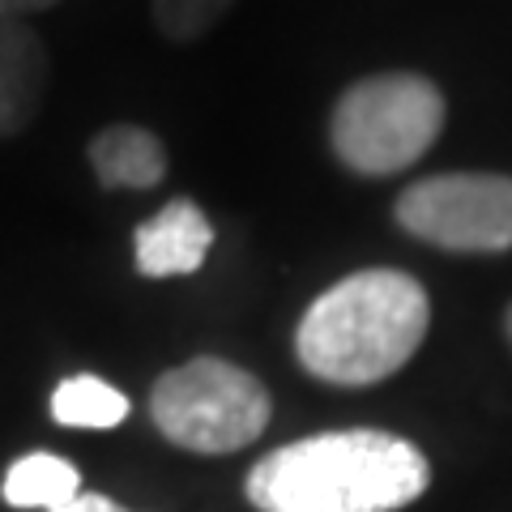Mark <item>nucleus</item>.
<instances>
[{
	"mask_svg": "<svg viewBox=\"0 0 512 512\" xmlns=\"http://www.w3.org/2000/svg\"><path fill=\"white\" fill-rule=\"evenodd\" d=\"M154 427L188 453H235L248 448L269 427L265 384L227 359H192L158 376L150 393Z\"/></svg>",
	"mask_w": 512,
	"mask_h": 512,
	"instance_id": "4",
	"label": "nucleus"
},
{
	"mask_svg": "<svg viewBox=\"0 0 512 512\" xmlns=\"http://www.w3.org/2000/svg\"><path fill=\"white\" fill-rule=\"evenodd\" d=\"M52 419L60 427H86L107 431L128 419V397L99 376H69L52 393Z\"/></svg>",
	"mask_w": 512,
	"mask_h": 512,
	"instance_id": "10",
	"label": "nucleus"
},
{
	"mask_svg": "<svg viewBox=\"0 0 512 512\" xmlns=\"http://www.w3.org/2000/svg\"><path fill=\"white\" fill-rule=\"evenodd\" d=\"M47 94L43 39L22 18H0V137H18Z\"/></svg>",
	"mask_w": 512,
	"mask_h": 512,
	"instance_id": "7",
	"label": "nucleus"
},
{
	"mask_svg": "<svg viewBox=\"0 0 512 512\" xmlns=\"http://www.w3.org/2000/svg\"><path fill=\"white\" fill-rule=\"evenodd\" d=\"M210 244H214L210 218L201 214L197 201L180 197L141 222L133 252H137V269L146 278H180V274H197Z\"/></svg>",
	"mask_w": 512,
	"mask_h": 512,
	"instance_id": "6",
	"label": "nucleus"
},
{
	"mask_svg": "<svg viewBox=\"0 0 512 512\" xmlns=\"http://www.w3.org/2000/svg\"><path fill=\"white\" fill-rule=\"evenodd\" d=\"M444 94L419 73H376L350 86L329 120L333 154L359 175H393L436 146Z\"/></svg>",
	"mask_w": 512,
	"mask_h": 512,
	"instance_id": "3",
	"label": "nucleus"
},
{
	"mask_svg": "<svg viewBox=\"0 0 512 512\" xmlns=\"http://www.w3.org/2000/svg\"><path fill=\"white\" fill-rule=\"evenodd\" d=\"M431 325L427 291L402 269H359L303 312L295 355L316 380L363 389L393 376Z\"/></svg>",
	"mask_w": 512,
	"mask_h": 512,
	"instance_id": "2",
	"label": "nucleus"
},
{
	"mask_svg": "<svg viewBox=\"0 0 512 512\" xmlns=\"http://www.w3.org/2000/svg\"><path fill=\"white\" fill-rule=\"evenodd\" d=\"M431 483L427 457L393 431H320L261 457L248 500L261 512H393Z\"/></svg>",
	"mask_w": 512,
	"mask_h": 512,
	"instance_id": "1",
	"label": "nucleus"
},
{
	"mask_svg": "<svg viewBox=\"0 0 512 512\" xmlns=\"http://www.w3.org/2000/svg\"><path fill=\"white\" fill-rule=\"evenodd\" d=\"M56 512H124L116 500H107V495H77V500H69L64 508H56Z\"/></svg>",
	"mask_w": 512,
	"mask_h": 512,
	"instance_id": "12",
	"label": "nucleus"
},
{
	"mask_svg": "<svg viewBox=\"0 0 512 512\" xmlns=\"http://www.w3.org/2000/svg\"><path fill=\"white\" fill-rule=\"evenodd\" d=\"M508 338H512V308H508Z\"/></svg>",
	"mask_w": 512,
	"mask_h": 512,
	"instance_id": "14",
	"label": "nucleus"
},
{
	"mask_svg": "<svg viewBox=\"0 0 512 512\" xmlns=\"http://www.w3.org/2000/svg\"><path fill=\"white\" fill-rule=\"evenodd\" d=\"M90 167L103 188H154L167 175V150L150 128L111 124L90 141Z\"/></svg>",
	"mask_w": 512,
	"mask_h": 512,
	"instance_id": "8",
	"label": "nucleus"
},
{
	"mask_svg": "<svg viewBox=\"0 0 512 512\" xmlns=\"http://www.w3.org/2000/svg\"><path fill=\"white\" fill-rule=\"evenodd\" d=\"M235 0H154V22L167 39H201L222 22Z\"/></svg>",
	"mask_w": 512,
	"mask_h": 512,
	"instance_id": "11",
	"label": "nucleus"
},
{
	"mask_svg": "<svg viewBox=\"0 0 512 512\" xmlns=\"http://www.w3.org/2000/svg\"><path fill=\"white\" fill-rule=\"evenodd\" d=\"M82 495V474L73 461H64L56 453H30L18 457L5 474V504L13 508H47L56 512L69 500Z\"/></svg>",
	"mask_w": 512,
	"mask_h": 512,
	"instance_id": "9",
	"label": "nucleus"
},
{
	"mask_svg": "<svg viewBox=\"0 0 512 512\" xmlns=\"http://www.w3.org/2000/svg\"><path fill=\"white\" fill-rule=\"evenodd\" d=\"M56 0H0V18H26V13H43Z\"/></svg>",
	"mask_w": 512,
	"mask_h": 512,
	"instance_id": "13",
	"label": "nucleus"
},
{
	"mask_svg": "<svg viewBox=\"0 0 512 512\" xmlns=\"http://www.w3.org/2000/svg\"><path fill=\"white\" fill-rule=\"evenodd\" d=\"M397 222L444 252H508L512 248V175L453 171L427 175L397 197Z\"/></svg>",
	"mask_w": 512,
	"mask_h": 512,
	"instance_id": "5",
	"label": "nucleus"
}]
</instances>
